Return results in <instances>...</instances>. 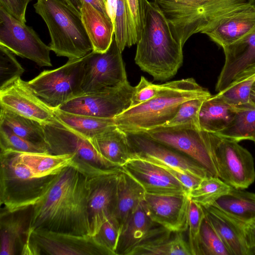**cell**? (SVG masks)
Instances as JSON below:
<instances>
[{
	"label": "cell",
	"mask_w": 255,
	"mask_h": 255,
	"mask_svg": "<svg viewBox=\"0 0 255 255\" xmlns=\"http://www.w3.org/2000/svg\"><path fill=\"white\" fill-rule=\"evenodd\" d=\"M89 192L88 176L72 165L63 168L31 206L29 231L90 235Z\"/></svg>",
	"instance_id": "obj_1"
},
{
	"label": "cell",
	"mask_w": 255,
	"mask_h": 255,
	"mask_svg": "<svg viewBox=\"0 0 255 255\" xmlns=\"http://www.w3.org/2000/svg\"><path fill=\"white\" fill-rule=\"evenodd\" d=\"M138 0L141 29L135 62L155 80H169L182 65L183 46L159 6L153 1Z\"/></svg>",
	"instance_id": "obj_2"
},
{
	"label": "cell",
	"mask_w": 255,
	"mask_h": 255,
	"mask_svg": "<svg viewBox=\"0 0 255 255\" xmlns=\"http://www.w3.org/2000/svg\"><path fill=\"white\" fill-rule=\"evenodd\" d=\"M211 96L192 78L168 82L161 84L155 97L128 108L114 119L116 125L127 133L143 132L166 124L183 102Z\"/></svg>",
	"instance_id": "obj_3"
},
{
	"label": "cell",
	"mask_w": 255,
	"mask_h": 255,
	"mask_svg": "<svg viewBox=\"0 0 255 255\" xmlns=\"http://www.w3.org/2000/svg\"><path fill=\"white\" fill-rule=\"evenodd\" d=\"M33 7L45 21L57 56L81 58L93 50L81 13L64 0H37Z\"/></svg>",
	"instance_id": "obj_4"
},
{
	"label": "cell",
	"mask_w": 255,
	"mask_h": 255,
	"mask_svg": "<svg viewBox=\"0 0 255 255\" xmlns=\"http://www.w3.org/2000/svg\"><path fill=\"white\" fill-rule=\"evenodd\" d=\"M169 21L183 47L193 34L203 32L216 19L239 7L255 5V0H153Z\"/></svg>",
	"instance_id": "obj_5"
},
{
	"label": "cell",
	"mask_w": 255,
	"mask_h": 255,
	"mask_svg": "<svg viewBox=\"0 0 255 255\" xmlns=\"http://www.w3.org/2000/svg\"><path fill=\"white\" fill-rule=\"evenodd\" d=\"M0 203L1 209L5 211L33 206L45 193L57 174L35 176L28 167L19 161L15 151H0Z\"/></svg>",
	"instance_id": "obj_6"
},
{
	"label": "cell",
	"mask_w": 255,
	"mask_h": 255,
	"mask_svg": "<svg viewBox=\"0 0 255 255\" xmlns=\"http://www.w3.org/2000/svg\"><path fill=\"white\" fill-rule=\"evenodd\" d=\"M43 125L48 153L74 155L72 166L89 178L122 170L121 167L117 166L102 157L89 139L58 121Z\"/></svg>",
	"instance_id": "obj_7"
},
{
	"label": "cell",
	"mask_w": 255,
	"mask_h": 255,
	"mask_svg": "<svg viewBox=\"0 0 255 255\" xmlns=\"http://www.w3.org/2000/svg\"><path fill=\"white\" fill-rule=\"evenodd\" d=\"M83 57L69 60L57 69L45 70L27 82L35 94L52 109L82 95Z\"/></svg>",
	"instance_id": "obj_8"
},
{
	"label": "cell",
	"mask_w": 255,
	"mask_h": 255,
	"mask_svg": "<svg viewBox=\"0 0 255 255\" xmlns=\"http://www.w3.org/2000/svg\"><path fill=\"white\" fill-rule=\"evenodd\" d=\"M150 138L197 162L209 176L218 177L208 132L191 125L160 126L143 132Z\"/></svg>",
	"instance_id": "obj_9"
},
{
	"label": "cell",
	"mask_w": 255,
	"mask_h": 255,
	"mask_svg": "<svg viewBox=\"0 0 255 255\" xmlns=\"http://www.w3.org/2000/svg\"><path fill=\"white\" fill-rule=\"evenodd\" d=\"M208 134L218 177L235 188H248L255 180L251 153L238 142L216 133Z\"/></svg>",
	"instance_id": "obj_10"
},
{
	"label": "cell",
	"mask_w": 255,
	"mask_h": 255,
	"mask_svg": "<svg viewBox=\"0 0 255 255\" xmlns=\"http://www.w3.org/2000/svg\"><path fill=\"white\" fill-rule=\"evenodd\" d=\"M113 255L90 235L29 231L21 255Z\"/></svg>",
	"instance_id": "obj_11"
},
{
	"label": "cell",
	"mask_w": 255,
	"mask_h": 255,
	"mask_svg": "<svg viewBox=\"0 0 255 255\" xmlns=\"http://www.w3.org/2000/svg\"><path fill=\"white\" fill-rule=\"evenodd\" d=\"M134 88L127 80L116 86L76 97L57 109L75 114L114 119L130 107Z\"/></svg>",
	"instance_id": "obj_12"
},
{
	"label": "cell",
	"mask_w": 255,
	"mask_h": 255,
	"mask_svg": "<svg viewBox=\"0 0 255 255\" xmlns=\"http://www.w3.org/2000/svg\"><path fill=\"white\" fill-rule=\"evenodd\" d=\"M122 53L114 37L107 51L100 53L92 50L83 57V94L116 86L128 80Z\"/></svg>",
	"instance_id": "obj_13"
},
{
	"label": "cell",
	"mask_w": 255,
	"mask_h": 255,
	"mask_svg": "<svg viewBox=\"0 0 255 255\" xmlns=\"http://www.w3.org/2000/svg\"><path fill=\"white\" fill-rule=\"evenodd\" d=\"M0 45L41 67L52 66L50 47L35 31L0 7Z\"/></svg>",
	"instance_id": "obj_14"
},
{
	"label": "cell",
	"mask_w": 255,
	"mask_h": 255,
	"mask_svg": "<svg viewBox=\"0 0 255 255\" xmlns=\"http://www.w3.org/2000/svg\"><path fill=\"white\" fill-rule=\"evenodd\" d=\"M127 133L133 153L132 158L154 159L202 179L209 176L202 166L185 154L150 138L143 132Z\"/></svg>",
	"instance_id": "obj_15"
},
{
	"label": "cell",
	"mask_w": 255,
	"mask_h": 255,
	"mask_svg": "<svg viewBox=\"0 0 255 255\" xmlns=\"http://www.w3.org/2000/svg\"><path fill=\"white\" fill-rule=\"evenodd\" d=\"M0 106L42 124L58 121L53 109L40 99L20 77L0 89Z\"/></svg>",
	"instance_id": "obj_16"
},
{
	"label": "cell",
	"mask_w": 255,
	"mask_h": 255,
	"mask_svg": "<svg viewBox=\"0 0 255 255\" xmlns=\"http://www.w3.org/2000/svg\"><path fill=\"white\" fill-rule=\"evenodd\" d=\"M172 233L152 220L143 201L123 228L116 255H130L137 247L162 240Z\"/></svg>",
	"instance_id": "obj_17"
},
{
	"label": "cell",
	"mask_w": 255,
	"mask_h": 255,
	"mask_svg": "<svg viewBox=\"0 0 255 255\" xmlns=\"http://www.w3.org/2000/svg\"><path fill=\"white\" fill-rule=\"evenodd\" d=\"M122 168L133 177L147 194H188L185 187L162 167L146 160L132 158Z\"/></svg>",
	"instance_id": "obj_18"
},
{
	"label": "cell",
	"mask_w": 255,
	"mask_h": 255,
	"mask_svg": "<svg viewBox=\"0 0 255 255\" xmlns=\"http://www.w3.org/2000/svg\"><path fill=\"white\" fill-rule=\"evenodd\" d=\"M144 202L149 217L155 223L172 232L187 230L188 195L145 193Z\"/></svg>",
	"instance_id": "obj_19"
},
{
	"label": "cell",
	"mask_w": 255,
	"mask_h": 255,
	"mask_svg": "<svg viewBox=\"0 0 255 255\" xmlns=\"http://www.w3.org/2000/svg\"><path fill=\"white\" fill-rule=\"evenodd\" d=\"M119 172L89 178L88 213L91 236H95L104 223L112 216Z\"/></svg>",
	"instance_id": "obj_20"
},
{
	"label": "cell",
	"mask_w": 255,
	"mask_h": 255,
	"mask_svg": "<svg viewBox=\"0 0 255 255\" xmlns=\"http://www.w3.org/2000/svg\"><path fill=\"white\" fill-rule=\"evenodd\" d=\"M255 28V5L236 8L216 19L203 33L223 48L238 41Z\"/></svg>",
	"instance_id": "obj_21"
},
{
	"label": "cell",
	"mask_w": 255,
	"mask_h": 255,
	"mask_svg": "<svg viewBox=\"0 0 255 255\" xmlns=\"http://www.w3.org/2000/svg\"><path fill=\"white\" fill-rule=\"evenodd\" d=\"M31 206L0 210V255H21L30 227Z\"/></svg>",
	"instance_id": "obj_22"
},
{
	"label": "cell",
	"mask_w": 255,
	"mask_h": 255,
	"mask_svg": "<svg viewBox=\"0 0 255 255\" xmlns=\"http://www.w3.org/2000/svg\"><path fill=\"white\" fill-rule=\"evenodd\" d=\"M223 49L225 60L216 86L218 92L228 87L242 71L255 65V28Z\"/></svg>",
	"instance_id": "obj_23"
},
{
	"label": "cell",
	"mask_w": 255,
	"mask_h": 255,
	"mask_svg": "<svg viewBox=\"0 0 255 255\" xmlns=\"http://www.w3.org/2000/svg\"><path fill=\"white\" fill-rule=\"evenodd\" d=\"M205 217L231 255H248L245 223L214 206L203 207Z\"/></svg>",
	"instance_id": "obj_24"
},
{
	"label": "cell",
	"mask_w": 255,
	"mask_h": 255,
	"mask_svg": "<svg viewBox=\"0 0 255 255\" xmlns=\"http://www.w3.org/2000/svg\"><path fill=\"white\" fill-rule=\"evenodd\" d=\"M143 187L123 168L118 175L117 191L112 216L119 225L121 233L131 214L144 200Z\"/></svg>",
	"instance_id": "obj_25"
},
{
	"label": "cell",
	"mask_w": 255,
	"mask_h": 255,
	"mask_svg": "<svg viewBox=\"0 0 255 255\" xmlns=\"http://www.w3.org/2000/svg\"><path fill=\"white\" fill-rule=\"evenodd\" d=\"M82 20L91 42L93 51L103 53L110 48L115 28L109 17L91 3L81 0Z\"/></svg>",
	"instance_id": "obj_26"
},
{
	"label": "cell",
	"mask_w": 255,
	"mask_h": 255,
	"mask_svg": "<svg viewBox=\"0 0 255 255\" xmlns=\"http://www.w3.org/2000/svg\"><path fill=\"white\" fill-rule=\"evenodd\" d=\"M99 154L118 167L133 157L128 133L116 125L90 139Z\"/></svg>",
	"instance_id": "obj_27"
},
{
	"label": "cell",
	"mask_w": 255,
	"mask_h": 255,
	"mask_svg": "<svg viewBox=\"0 0 255 255\" xmlns=\"http://www.w3.org/2000/svg\"><path fill=\"white\" fill-rule=\"evenodd\" d=\"M241 109L232 105L218 94L211 96L203 103L199 120L200 129L212 133H218L233 121Z\"/></svg>",
	"instance_id": "obj_28"
},
{
	"label": "cell",
	"mask_w": 255,
	"mask_h": 255,
	"mask_svg": "<svg viewBox=\"0 0 255 255\" xmlns=\"http://www.w3.org/2000/svg\"><path fill=\"white\" fill-rule=\"evenodd\" d=\"M247 224L255 220V193L232 187L212 205Z\"/></svg>",
	"instance_id": "obj_29"
},
{
	"label": "cell",
	"mask_w": 255,
	"mask_h": 255,
	"mask_svg": "<svg viewBox=\"0 0 255 255\" xmlns=\"http://www.w3.org/2000/svg\"><path fill=\"white\" fill-rule=\"evenodd\" d=\"M53 113L59 123L89 140L116 125L114 119L75 114L58 109H53Z\"/></svg>",
	"instance_id": "obj_30"
},
{
	"label": "cell",
	"mask_w": 255,
	"mask_h": 255,
	"mask_svg": "<svg viewBox=\"0 0 255 255\" xmlns=\"http://www.w3.org/2000/svg\"><path fill=\"white\" fill-rule=\"evenodd\" d=\"M16 152L19 161L28 167L33 174L38 177L56 174L63 168L72 165L74 157L71 154Z\"/></svg>",
	"instance_id": "obj_31"
},
{
	"label": "cell",
	"mask_w": 255,
	"mask_h": 255,
	"mask_svg": "<svg viewBox=\"0 0 255 255\" xmlns=\"http://www.w3.org/2000/svg\"><path fill=\"white\" fill-rule=\"evenodd\" d=\"M0 125L17 135L47 148L42 124L0 106Z\"/></svg>",
	"instance_id": "obj_32"
},
{
	"label": "cell",
	"mask_w": 255,
	"mask_h": 255,
	"mask_svg": "<svg viewBox=\"0 0 255 255\" xmlns=\"http://www.w3.org/2000/svg\"><path fill=\"white\" fill-rule=\"evenodd\" d=\"M255 82V65L240 73L224 90L217 93L229 103L240 108L255 107L250 99L252 87Z\"/></svg>",
	"instance_id": "obj_33"
},
{
	"label": "cell",
	"mask_w": 255,
	"mask_h": 255,
	"mask_svg": "<svg viewBox=\"0 0 255 255\" xmlns=\"http://www.w3.org/2000/svg\"><path fill=\"white\" fill-rule=\"evenodd\" d=\"M192 255L183 232H173L165 238L135 248L130 255Z\"/></svg>",
	"instance_id": "obj_34"
},
{
	"label": "cell",
	"mask_w": 255,
	"mask_h": 255,
	"mask_svg": "<svg viewBox=\"0 0 255 255\" xmlns=\"http://www.w3.org/2000/svg\"><path fill=\"white\" fill-rule=\"evenodd\" d=\"M229 139L239 142L255 141V107L240 109L233 121L223 130L216 133Z\"/></svg>",
	"instance_id": "obj_35"
},
{
	"label": "cell",
	"mask_w": 255,
	"mask_h": 255,
	"mask_svg": "<svg viewBox=\"0 0 255 255\" xmlns=\"http://www.w3.org/2000/svg\"><path fill=\"white\" fill-rule=\"evenodd\" d=\"M232 186L218 177L207 176L188 193L189 199L203 207L212 206L221 197L227 194Z\"/></svg>",
	"instance_id": "obj_36"
},
{
	"label": "cell",
	"mask_w": 255,
	"mask_h": 255,
	"mask_svg": "<svg viewBox=\"0 0 255 255\" xmlns=\"http://www.w3.org/2000/svg\"><path fill=\"white\" fill-rule=\"evenodd\" d=\"M0 151L48 153L46 147L30 142L17 135L7 127L2 125H0Z\"/></svg>",
	"instance_id": "obj_37"
},
{
	"label": "cell",
	"mask_w": 255,
	"mask_h": 255,
	"mask_svg": "<svg viewBox=\"0 0 255 255\" xmlns=\"http://www.w3.org/2000/svg\"><path fill=\"white\" fill-rule=\"evenodd\" d=\"M200 255H231L223 241L204 218L199 238Z\"/></svg>",
	"instance_id": "obj_38"
},
{
	"label": "cell",
	"mask_w": 255,
	"mask_h": 255,
	"mask_svg": "<svg viewBox=\"0 0 255 255\" xmlns=\"http://www.w3.org/2000/svg\"><path fill=\"white\" fill-rule=\"evenodd\" d=\"M204 218L205 212L203 207L189 199L187 211L188 243L192 255H200L199 238Z\"/></svg>",
	"instance_id": "obj_39"
},
{
	"label": "cell",
	"mask_w": 255,
	"mask_h": 255,
	"mask_svg": "<svg viewBox=\"0 0 255 255\" xmlns=\"http://www.w3.org/2000/svg\"><path fill=\"white\" fill-rule=\"evenodd\" d=\"M207 98H197L183 102L175 116L164 126L191 125L200 129L199 112L203 103Z\"/></svg>",
	"instance_id": "obj_40"
},
{
	"label": "cell",
	"mask_w": 255,
	"mask_h": 255,
	"mask_svg": "<svg viewBox=\"0 0 255 255\" xmlns=\"http://www.w3.org/2000/svg\"><path fill=\"white\" fill-rule=\"evenodd\" d=\"M24 72L13 53L0 45V89L20 77Z\"/></svg>",
	"instance_id": "obj_41"
},
{
	"label": "cell",
	"mask_w": 255,
	"mask_h": 255,
	"mask_svg": "<svg viewBox=\"0 0 255 255\" xmlns=\"http://www.w3.org/2000/svg\"><path fill=\"white\" fill-rule=\"evenodd\" d=\"M121 234L120 227L116 220L110 218L101 227L94 237L102 246L116 255V250Z\"/></svg>",
	"instance_id": "obj_42"
},
{
	"label": "cell",
	"mask_w": 255,
	"mask_h": 255,
	"mask_svg": "<svg viewBox=\"0 0 255 255\" xmlns=\"http://www.w3.org/2000/svg\"><path fill=\"white\" fill-rule=\"evenodd\" d=\"M160 88L161 84H153L141 76L139 83L134 87L129 108L150 100L157 94Z\"/></svg>",
	"instance_id": "obj_43"
},
{
	"label": "cell",
	"mask_w": 255,
	"mask_h": 255,
	"mask_svg": "<svg viewBox=\"0 0 255 255\" xmlns=\"http://www.w3.org/2000/svg\"><path fill=\"white\" fill-rule=\"evenodd\" d=\"M142 159L148 161L165 169L185 187L188 191V194L191 190L199 185L202 179L200 177L189 174L180 169L169 166L154 159L143 158Z\"/></svg>",
	"instance_id": "obj_44"
},
{
	"label": "cell",
	"mask_w": 255,
	"mask_h": 255,
	"mask_svg": "<svg viewBox=\"0 0 255 255\" xmlns=\"http://www.w3.org/2000/svg\"><path fill=\"white\" fill-rule=\"evenodd\" d=\"M31 0H0V7L8 13L25 23V12L27 5Z\"/></svg>",
	"instance_id": "obj_45"
},
{
	"label": "cell",
	"mask_w": 255,
	"mask_h": 255,
	"mask_svg": "<svg viewBox=\"0 0 255 255\" xmlns=\"http://www.w3.org/2000/svg\"><path fill=\"white\" fill-rule=\"evenodd\" d=\"M135 29L138 35L140 33L141 24L138 0H126Z\"/></svg>",
	"instance_id": "obj_46"
},
{
	"label": "cell",
	"mask_w": 255,
	"mask_h": 255,
	"mask_svg": "<svg viewBox=\"0 0 255 255\" xmlns=\"http://www.w3.org/2000/svg\"><path fill=\"white\" fill-rule=\"evenodd\" d=\"M245 231L248 255H255V220L245 224Z\"/></svg>",
	"instance_id": "obj_47"
},
{
	"label": "cell",
	"mask_w": 255,
	"mask_h": 255,
	"mask_svg": "<svg viewBox=\"0 0 255 255\" xmlns=\"http://www.w3.org/2000/svg\"><path fill=\"white\" fill-rule=\"evenodd\" d=\"M106 10L115 28V20L118 7L117 0H106Z\"/></svg>",
	"instance_id": "obj_48"
},
{
	"label": "cell",
	"mask_w": 255,
	"mask_h": 255,
	"mask_svg": "<svg viewBox=\"0 0 255 255\" xmlns=\"http://www.w3.org/2000/svg\"><path fill=\"white\" fill-rule=\"evenodd\" d=\"M93 5L95 7L107 15L106 10V0H84Z\"/></svg>",
	"instance_id": "obj_49"
},
{
	"label": "cell",
	"mask_w": 255,
	"mask_h": 255,
	"mask_svg": "<svg viewBox=\"0 0 255 255\" xmlns=\"http://www.w3.org/2000/svg\"><path fill=\"white\" fill-rule=\"evenodd\" d=\"M68 4L71 5L76 10L80 12L81 8L82 7V2L81 0H64Z\"/></svg>",
	"instance_id": "obj_50"
},
{
	"label": "cell",
	"mask_w": 255,
	"mask_h": 255,
	"mask_svg": "<svg viewBox=\"0 0 255 255\" xmlns=\"http://www.w3.org/2000/svg\"><path fill=\"white\" fill-rule=\"evenodd\" d=\"M250 99L251 102L255 105V82L253 85L251 93H250Z\"/></svg>",
	"instance_id": "obj_51"
},
{
	"label": "cell",
	"mask_w": 255,
	"mask_h": 255,
	"mask_svg": "<svg viewBox=\"0 0 255 255\" xmlns=\"http://www.w3.org/2000/svg\"><path fill=\"white\" fill-rule=\"evenodd\" d=\"M255 143V141H254Z\"/></svg>",
	"instance_id": "obj_52"
}]
</instances>
